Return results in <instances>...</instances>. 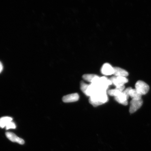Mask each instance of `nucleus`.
<instances>
[{"label": "nucleus", "instance_id": "7", "mask_svg": "<svg viewBox=\"0 0 151 151\" xmlns=\"http://www.w3.org/2000/svg\"><path fill=\"white\" fill-rule=\"evenodd\" d=\"M79 99V96L77 93L68 94L63 97L62 101L65 103H71L78 101Z\"/></svg>", "mask_w": 151, "mask_h": 151}, {"label": "nucleus", "instance_id": "9", "mask_svg": "<svg viewBox=\"0 0 151 151\" xmlns=\"http://www.w3.org/2000/svg\"><path fill=\"white\" fill-rule=\"evenodd\" d=\"M114 68V75L116 77L121 76L126 77L128 75V73L124 69L121 68L115 67Z\"/></svg>", "mask_w": 151, "mask_h": 151}, {"label": "nucleus", "instance_id": "3", "mask_svg": "<svg viewBox=\"0 0 151 151\" xmlns=\"http://www.w3.org/2000/svg\"><path fill=\"white\" fill-rule=\"evenodd\" d=\"M116 87L124 86V84L128 82V79L124 77H112L109 79Z\"/></svg>", "mask_w": 151, "mask_h": 151}, {"label": "nucleus", "instance_id": "14", "mask_svg": "<svg viewBox=\"0 0 151 151\" xmlns=\"http://www.w3.org/2000/svg\"><path fill=\"white\" fill-rule=\"evenodd\" d=\"M89 85H88L85 83L83 82H81V90L83 93L86 94L87 90L88 89V86Z\"/></svg>", "mask_w": 151, "mask_h": 151}, {"label": "nucleus", "instance_id": "10", "mask_svg": "<svg viewBox=\"0 0 151 151\" xmlns=\"http://www.w3.org/2000/svg\"><path fill=\"white\" fill-rule=\"evenodd\" d=\"M13 119L9 116L3 117L0 118V127L4 128L9 122L12 121Z\"/></svg>", "mask_w": 151, "mask_h": 151}, {"label": "nucleus", "instance_id": "13", "mask_svg": "<svg viewBox=\"0 0 151 151\" xmlns=\"http://www.w3.org/2000/svg\"><path fill=\"white\" fill-rule=\"evenodd\" d=\"M122 92H121L117 88H116L114 89L109 90L108 93L109 95L111 96H114L115 97L118 96Z\"/></svg>", "mask_w": 151, "mask_h": 151}, {"label": "nucleus", "instance_id": "6", "mask_svg": "<svg viewBox=\"0 0 151 151\" xmlns=\"http://www.w3.org/2000/svg\"><path fill=\"white\" fill-rule=\"evenodd\" d=\"M101 72L105 75H111L114 74V68L110 64L106 63L101 67Z\"/></svg>", "mask_w": 151, "mask_h": 151}, {"label": "nucleus", "instance_id": "2", "mask_svg": "<svg viewBox=\"0 0 151 151\" xmlns=\"http://www.w3.org/2000/svg\"><path fill=\"white\" fill-rule=\"evenodd\" d=\"M135 89L142 96L148 93L150 87L146 83L142 81H137L135 85Z\"/></svg>", "mask_w": 151, "mask_h": 151}, {"label": "nucleus", "instance_id": "16", "mask_svg": "<svg viewBox=\"0 0 151 151\" xmlns=\"http://www.w3.org/2000/svg\"><path fill=\"white\" fill-rule=\"evenodd\" d=\"M132 88L131 87L128 88H126L125 90H124L123 92V93L125 94V95L127 96V97L129 99V93L130 91L132 89Z\"/></svg>", "mask_w": 151, "mask_h": 151}, {"label": "nucleus", "instance_id": "15", "mask_svg": "<svg viewBox=\"0 0 151 151\" xmlns=\"http://www.w3.org/2000/svg\"><path fill=\"white\" fill-rule=\"evenodd\" d=\"M16 127V124L12 121L9 122L5 128L6 130H8L10 129H15Z\"/></svg>", "mask_w": 151, "mask_h": 151}, {"label": "nucleus", "instance_id": "11", "mask_svg": "<svg viewBox=\"0 0 151 151\" xmlns=\"http://www.w3.org/2000/svg\"><path fill=\"white\" fill-rule=\"evenodd\" d=\"M129 97H131L132 99L139 100L141 99L142 95L138 93L135 89H132L130 91L129 93Z\"/></svg>", "mask_w": 151, "mask_h": 151}, {"label": "nucleus", "instance_id": "4", "mask_svg": "<svg viewBox=\"0 0 151 151\" xmlns=\"http://www.w3.org/2000/svg\"><path fill=\"white\" fill-rule=\"evenodd\" d=\"M143 104L142 99H132L130 102L129 112L133 113L140 108Z\"/></svg>", "mask_w": 151, "mask_h": 151}, {"label": "nucleus", "instance_id": "17", "mask_svg": "<svg viewBox=\"0 0 151 151\" xmlns=\"http://www.w3.org/2000/svg\"><path fill=\"white\" fill-rule=\"evenodd\" d=\"M3 69V66L2 64L0 62V73H1V72L2 71Z\"/></svg>", "mask_w": 151, "mask_h": 151}, {"label": "nucleus", "instance_id": "8", "mask_svg": "<svg viewBox=\"0 0 151 151\" xmlns=\"http://www.w3.org/2000/svg\"><path fill=\"white\" fill-rule=\"evenodd\" d=\"M128 98L127 97L123 92L121 93L117 97H115V99L119 103L122 104L124 105H127L128 104Z\"/></svg>", "mask_w": 151, "mask_h": 151}, {"label": "nucleus", "instance_id": "5", "mask_svg": "<svg viewBox=\"0 0 151 151\" xmlns=\"http://www.w3.org/2000/svg\"><path fill=\"white\" fill-rule=\"evenodd\" d=\"M6 136L9 140L14 142H16L20 145H24V141L23 139L17 136L14 133L10 132H7L5 133Z\"/></svg>", "mask_w": 151, "mask_h": 151}, {"label": "nucleus", "instance_id": "12", "mask_svg": "<svg viewBox=\"0 0 151 151\" xmlns=\"http://www.w3.org/2000/svg\"><path fill=\"white\" fill-rule=\"evenodd\" d=\"M97 76V75L95 74H86L83 75L82 77L84 80L92 83Z\"/></svg>", "mask_w": 151, "mask_h": 151}, {"label": "nucleus", "instance_id": "1", "mask_svg": "<svg viewBox=\"0 0 151 151\" xmlns=\"http://www.w3.org/2000/svg\"><path fill=\"white\" fill-rule=\"evenodd\" d=\"M108 101L106 91H99L90 97L89 102L93 106L96 107L103 104Z\"/></svg>", "mask_w": 151, "mask_h": 151}]
</instances>
